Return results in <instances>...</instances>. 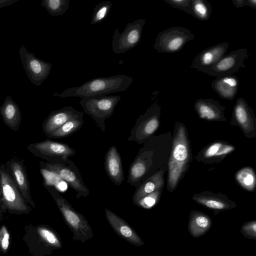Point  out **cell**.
Wrapping results in <instances>:
<instances>
[{
  "label": "cell",
  "instance_id": "1",
  "mask_svg": "<svg viewBox=\"0 0 256 256\" xmlns=\"http://www.w3.org/2000/svg\"><path fill=\"white\" fill-rule=\"evenodd\" d=\"M188 130L185 125L175 122L172 143L168 164L167 190L174 192L188 172L192 160Z\"/></svg>",
  "mask_w": 256,
  "mask_h": 256
},
{
  "label": "cell",
  "instance_id": "2",
  "mask_svg": "<svg viewBox=\"0 0 256 256\" xmlns=\"http://www.w3.org/2000/svg\"><path fill=\"white\" fill-rule=\"evenodd\" d=\"M132 82V77L123 74L97 78L78 86L66 88L61 93H54V96L62 98L75 96L81 98L104 96L126 90Z\"/></svg>",
  "mask_w": 256,
  "mask_h": 256
},
{
  "label": "cell",
  "instance_id": "3",
  "mask_svg": "<svg viewBox=\"0 0 256 256\" xmlns=\"http://www.w3.org/2000/svg\"><path fill=\"white\" fill-rule=\"evenodd\" d=\"M44 186L54 199L66 224L72 232V240L84 242L92 238L94 232L84 216L76 211L56 188L45 184Z\"/></svg>",
  "mask_w": 256,
  "mask_h": 256
},
{
  "label": "cell",
  "instance_id": "4",
  "mask_svg": "<svg viewBox=\"0 0 256 256\" xmlns=\"http://www.w3.org/2000/svg\"><path fill=\"white\" fill-rule=\"evenodd\" d=\"M121 99L120 96H104L82 98L80 104L84 112L95 121L102 132L106 131L105 120L113 114Z\"/></svg>",
  "mask_w": 256,
  "mask_h": 256
},
{
  "label": "cell",
  "instance_id": "5",
  "mask_svg": "<svg viewBox=\"0 0 256 256\" xmlns=\"http://www.w3.org/2000/svg\"><path fill=\"white\" fill-rule=\"evenodd\" d=\"M160 115L161 106L156 102L138 118L128 140L140 144L145 143L158 130Z\"/></svg>",
  "mask_w": 256,
  "mask_h": 256
},
{
  "label": "cell",
  "instance_id": "6",
  "mask_svg": "<svg viewBox=\"0 0 256 256\" xmlns=\"http://www.w3.org/2000/svg\"><path fill=\"white\" fill-rule=\"evenodd\" d=\"M0 184L3 208L12 212L16 214L28 213L29 207L6 168L0 166Z\"/></svg>",
  "mask_w": 256,
  "mask_h": 256
},
{
  "label": "cell",
  "instance_id": "7",
  "mask_svg": "<svg viewBox=\"0 0 256 256\" xmlns=\"http://www.w3.org/2000/svg\"><path fill=\"white\" fill-rule=\"evenodd\" d=\"M65 162L66 164L63 165L40 162V166L41 169L58 176L66 182L76 192V198L86 197L89 194L90 190L84 184L78 168L68 158L65 159Z\"/></svg>",
  "mask_w": 256,
  "mask_h": 256
},
{
  "label": "cell",
  "instance_id": "8",
  "mask_svg": "<svg viewBox=\"0 0 256 256\" xmlns=\"http://www.w3.org/2000/svg\"><path fill=\"white\" fill-rule=\"evenodd\" d=\"M194 37L191 31L186 28L172 26L158 33L153 48L158 52H176Z\"/></svg>",
  "mask_w": 256,
  "mask_h": 256
},
{
  "label": "cell",
  "instance_id": "9",
  "mask_svg": "<svg viewBox=\"0 0 256 256\" xmlns=\"http://www.w3.org/2000/svg\"><path fill=\"white\" fill-rule=\"evenodd\" d=\"M27 149L34 156L48 162L63 165L66 164V158L76 154L75 150L69 145L50 140L30 144L28 146Z\"/></svg>",
  "mask_w": 256,
  "mask_h": 256
},
{
  "label": "cell",
  "instance_id": "10",
  "mask_svg": "<svg viewBox=\"0 0 256 256\" xmlns=\"http://www.w3.org/2000/svg\"><path fill=\"white\" fill-rule=\"evenodd\" d=\"M146 20L140 18L128 23L122 33L116 29L112 36V48L116 54L124 53L140 42Z\"/></svg>",
  "mask_w": 256,
  "mask_h": 256
},
{
  "label": "cell",
  "instance_id": "11",
  "mask_svg": "<svg viewBox=\"0 0 256 256\" xmlns=\"http://www.w3.org/2000/svg\"><path fill=\"white\" fill-rule=\"evenodd\" d=\"M249 56L246 48L232 51L202 72L216 77L234 74L246 67L244 62Z\"/></svg>",
  "mask_w": 256,
  "mask_h": 256
},
{
  "label": "cell",
  "instance_id": "12",
  "mask_svg": "<svg viewBox=\"0 0 256 256\" xmlns=\"http://www.w3.org/2000/svg\"><path fill=\"white\" fill-rule=\"evenodd\" d=\"M19 54L28 78L32 84L40 86L50 74L52 64L37 58L24 45L19 48Z\"/></svg>",
  "mask_w": 256,
  "mask_h": 256
},
{
  "label": "cell",
  "instance_id": "13",
  "mask_svg": "<svg viewBox=\"0 0 256 256\" xmlns=\"http://www.w3.org/2000/svg\"><path fill=\"white\" fill-rule=\"evenodd\" d=\"M230 124L238 126L247 138L256 137V118L252 109L243 98L236 100Z\"/></svg>",
  "mask_w": 256,
  "mask_h": 256
},
{
  "label": "cell",
  "instance_id": "14",
  "mask_svg": "<svg viewBox=\"0 0 256 256\" xmlns=\"http://www.w3.org/2000/svg\"><path fill=\"white\" fill-rule=\"evenodd\" d=\"M236 148L234 146L226 141L216 140L201 149L194 158L206 164H218Z\"/></svg>",
  "mask_w": 256,
  "mask_h": 256
},
{
  "label": "cell",
  "instance_id": "15",
  "mask_svg": "<svg viewBox=\"0 0 256 256\" xmlns=\"http://www.w3.org/2000/svg\"><path fill=\"white\" fill-rule=\"evenodd\" d=\"M6 168L13 178L25 202L35 206L32 199L28 176L22 160L12 158L6 162Z\"/></svg>",
  "mask_w": 256,
  "mask_h": 256
},
{
  "label": "cell",
  "instance_id": "16",
  "mask_svg": "<svg viewBox=\"0 0 256 256\" xmlns=\"http://www.w3.org/2000/svg\"><path fill=\"white\" fill-rule=\"evenodd\" d=\"M192 200L198 204L213 211L215 215L219 212L234 208L236 204L225 194L204 191L194 194Z\"/></svg>",
  "mask_w": 256,
  "mask_h": 256
},
{
  "label": "cell",
  "instance_id": "17",
  "mask_svg": "<svg viewBox=\"0 0 256 256\" xmlns=\"http://www.w3.org/2000/svg\"><path fill=\"white\" fill-rule=\"evenodd\" d=\"M228 46V42H224L206 48L195 56L191 68L202 72L218 62L225 54Z\"/></svg>",
  "mask_w": 256,
  "mask_h": 256
},
{
  "label": "cell",
  "instance_id": "18",
  "mask_svg": "<svg viewBox=\"0 0 256 256\" xmlns=\"http://www.w3.org/2000/svg\"><path fill=\"white\" fill-rule=\"evenodd\" d=\"M106 218L114 232L132 244L141 246L144 242L134 228L124 219L108 208H105Z\"/></svg>",
  "mask_w": 256,
  "mask_h": 256
},
{
  "label": "cell",
  "instance_id": "19",
  "mask_svg": "<svg viewBox=\"0 0 256 256\" xmlns=\"http://www.w3.org/2000/svg\"><path fill=\"white\" fill-rule=\"evenodd\" d=\"M194 107L198 117L202 120L210 122L226 121V107L218 100L212 98L198 99Z\"/></svg>",
  "mask_w": 256,
  "mask_h": 256
},
{
  "label": "cell",
  "instance_id": "20",
  "mask_svg": "<svg viewBox=\"0 0 256 256\" xmlns=\"http://www.w3.org/2000/svg\"><path fill=\"white\" fill-rule=\"evenodd\" d=\"M83 116L82 112L76 110L71 106L64 107L50 114L42 122V130L48 136L69 120Z\"/></svg>",
  "mask_w": 256,
  "mask_h": 256
},
{
  "label": "cell",
  "instance_id": "21",
  "mask_svg": "<svg viewBox=\"0 0 256 256\" xmlns=\"http://www.w3.org/2000/svg\"><path fill=\"white\" fill-rule=\"evenodd\" d=\"M104 166L112 182L116 186L120 185L124 180V169L120 156L116 146H112L107 151Z\"/></svg>",
  "mask_w": 256,
  "mask_h": 256
},
{
  "label": "cell",
  "instance_id": "22",
  "mask_svg": "<svg viewBox=\"0 0 256 256\" xmlns=\"http://www.w3.org/2000/svg\"><path fill=\"white\" fill-rule=\"evenodd\" d=\"M240 82L236 75H226L216 77L211 86L220 98L232 101L237 94Z\"/></svg>",
  "mask_w": 256,
  "mask_h": 256
},
{
  "label": "cell",
  "instance_id": "23",
  "mask_svg": "<svg viewBox=\"0 0 256 256\" xmlns=\"http://www.w3.org/2000/svg\"><path fill=\"white\" fill-rule=\"evenodd\" d=\"M166 166L162 170L156 172L136 188L132 196V202L136 205L144 197L160 189H164L165 174L168 171Z\"/></svg>",
  "mask_w": 256,
  "mask_h": 256
},
{
  "label": "cell",
  "instance_id": "24",
  "mask_svg": "<svg viewBox=\"0 0 256 256\" xmlns=\"http://www.w3.org/2000/svg\"><path fill=\"white\" fill-rule=\"evenodd\" d=\"M0 114L4 124L10 130L16 132L22 122V114L18 104L10 96L5 98L0 107Z\"/></svg>",
  "mask_w": 256,
  "mask_h": 256
},
{
  "label": "cell",
  "instance_id": "25",
  "mask_svg": "<svg viewBox=\"0 0 256 256\" xmlns=\"http://www.w3.org/2000/svg\"><path fill=\"white\" fill-rule=\"evenodd\" d=\"M212 225V220L206 214L196 210L190 212L188 230L192 236H202L209 230Z\"/></svg>",
  "mask_w": 256,
  "mask_h": 256
},
{
  "label": "cell",
  "instance_id": "26",
  "mask_svg": "<svg viewBox=\"0 0 256 256\" xmlns=\"http://www.w3.org/2000/svg\"><path fill=\"white\" fill-rule=\"evenodd\" d=\"M236 182L243 189L250 192L256 188V176L253 168L246 166L240 169L234 175Z\"/></svg>",
  "mask_w": 256,
  "mask_h": 256
},
{
  "label": "cell",
  "instance_id": "27",
  "mask_svg": "<svg viewBox=\"0 0 256 256\" xmlns=\"http://www.w3.org/2000/svg\"><path fill=\"white\" fill-rule=\"evenodd\" d=\"M84 124L83 116L69 120L60 128L50 133V138H61L67 137L78 130Z\"/></svg>",
  "mask_w": 256,
  "mask_h": 256
},
{
  "label": "cell",
  "instance_id": "28",
  "mask_svg": "<svg viewBox=\"0 0 256 256\" xmlns=\"http://www.w3.org/2000/svg\"><path fill=\"white\" fill-rule=\"evenodd\" d=\"M212 13L210 2L206 0H192V16L200 20H208Z\"/></svg>",
  "mask_w": 256,
  "mask_h": 256
},
{
  "label": "cell",
  "instance_id": "29",
  "mask_svg": "<svg viewBox=\"0 0 256 256\" xmlns=\"http://www.w3.org/2000/svg\"><path fill=\"white\" fill-rule=\"evenodd\" d=\"M41 5L54 16L62 15L70 6V0H42Z\"/></svg>",
  "mask_w": 256,
  "mask_h": 256
},
{
  "label": "cell",
  "instance_id": "30",
  "mask_svg": "<svg viewBox=\"0 0 256 256\" xmlns=\"http://www.w3.org/2000/svg\"><path fill=\"white\" fill-rule=\"evenodd\" d=\"M37 232L42 240L48 246L55 248L62 247L58 235L51 229L46 226H40L37 228Z\"/></svg>",
  "mask_w": 256,
  "mask_h": 256
},
{
  "label": "cell",
  "instance_id": "31",
  "mask_svg": "<svg viewBox=\"0 0 256 256\" xmlns=\"http://www.w3.org/2000/svg\"><path fill=\"white\" fill-rule=\"evenodd\" d=\"M112 7V3L110 0L98 4L94 8L90 24H96L103 21L108 14Z\"/></svg>",
  "mask_w": 256,
  "mask_h": 256
},
{
  "label": "cell",
  "instance_id": "32",
  "mask_svg": "<svg viewBox=\"0 0 256 256\" xmlns=\"http://www.w3.org/2000/svg\"><path fill=\"white\" fill-rule=\"evenodd\" d=\"M163 189H160L148 194L142 198L136 206L145 209H150L160 201Z\"/></svg>",
  "mask_w": 256,
  "mask_h": 256
},
{
  "label": "cell",
  "instance_id": "33",
  "mask_svg": "<svg viewBox=\"0 0 256 256\" xmlns=\"http://www.w3.org/2000/svg\"><path fill=\"white\" fill-rule=\"evenodd\" d=\"M172 6L192 15V0H163Z\"/></svg>",
  "mask_w": 256,
  "mask_h": 256
},
{
  "label": "cell",
  "instance_id": "34",
  "mask_svg": "<svg viewBox=\"0 0 256 256\" xmlns=\"http://www.w3.org/2000/svg\"><path fill=\"white\" fill-rule=\"evenodd\" d=\"M240 232L244 237L256 240V220L244 222L240 228Z\"/></svg>",
  "mask_w": 256,
  "mask_h": 256
},
{
  "label": "cell",
  "instance_id": "35",
  "mask_svg": "<svg viewBox=\"0 0 256 256\" xmlns=\"http://www.w3.org/2000/svg\"><path fill=\"white\" fill-rule=\"evenodd\" d=\"M10 244V234L6 228L3 226L0 229V246L4 252H6Z\"/></svg>",
  "mask_w": 256,
  "mask_h": 256
},
{
  "label": "cell",
  "instance_id": "36",
  "mask_svg": "<svg viewBox=\"0 0 256 256\" xmlns=\"http://www.w3.org/2000/svg\"><path fill=\"white\" fill-rule=\"evenodd\" d=\"M19 0H0V9L8 6H10Z\"/></svg>",
  "mask_w": 256,
  "mask_h": 256
},
{
  "label": "cell",
  "instance_id": "37",
  "mask_svg": "<svg viewBox=\"0 0 256 256\" xmlns=\"http://www.w3.org/2000/svg\"><path fill=\"white\" fill-rule=\"evenodd\" d=\"M246 0H232L233 4L236 8H242L246 6Z\"/></svg>",
  "mask_w": 256,
  "mask_h": 256
},
{
  "label": "cell",
  "instance_id": "38",
  "mask_svg": "<svg viewBox=\"0 0 256 256\" xmlns=\"http://www.w3.org/2000/svg\"><path fill=\"white\" fill-rule=\"evenodd\" d=\"M246 6L250 8L256 9V0H246Z\"/></svg>",
  "mask_w": 256,
  "mask_h": 256
},
{
  "label": "cell",
  "instance_id": "39",
  "mask_svg": "<svg viewBox=\"0 0 256 256\" xmlns=\"http://www.w3.org/2000/svg\"><path fill=\"white\" fill-rule=\"evenodd\" d=\"M0 208H3L2 200V192H1V186L0 184Z\"/></svg>",
  "mask_w": 256,
  "mask_h": 256
}]
</instances>
